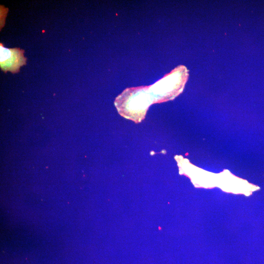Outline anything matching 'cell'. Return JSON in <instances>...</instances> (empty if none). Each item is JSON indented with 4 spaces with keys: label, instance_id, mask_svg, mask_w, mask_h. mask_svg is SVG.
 <instances>
[{
    "label": "cell",
    "instance_id": "2",
    "mask_svg": "<svg viewBox=\"0 0 264 264\" xmlns=\"http://www.w3.org/2000/svg\"><path fill=\"white\" fill-rule=\"evenodd\" d=\"M188 76L187 68L180 65L155 83L149 86L153 103L175 98L183 90Z\"/></svg>",
    "mask_w": 264,
    "mask_h": 264
},
{
    "label": "cell",
    "instance_id": "1",
    "mask_svg": "<svg viewBox=\"0 0 264 264\" xmlns=\"http://www.w3.org/2000/svg\"><path fill=\"white\" fill-rule=\"evenodd\" d=\"M153 103L147 86L127 88L114 102L122 116L136 122H139L144 119L147 110Z\"/></svg>",
    "mask_w": 264,
    "mask_h": 264
},
{
    "label": "cell",
    "instance_id": "3",
    "mask_svg": "<svg viewBox=\"0 0 264 264\" xmlns=\"http://www.w3.org/2000/svg\"><path fill=\"white\" fill-rule=\"evenodd\" d=\"M24 50L20 48H7L0 45V66L1 69L6 72H18L20 66L26 64V59L23 56Z\"/></svg>",
    "mask_w": 264,
    "mask_h": 264
}]
</instances>
